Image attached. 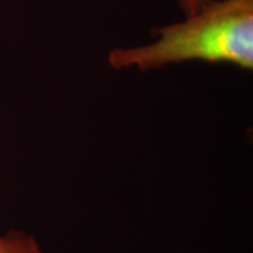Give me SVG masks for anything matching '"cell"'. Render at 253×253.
I'll return each mask as SVG.
<instances>
[{
  "label": "cell",
  "mask_w": 253,
  "mask_h": 253,
  "mask_svg": "<svg viewBox=\"0 0 253 253\" xmlns=\"http://www.w3.org/2000/svg\"><path fill=\"white\" fill-rule=\"evenodd\" d=\"M177 1V4L180 6V9L190 16V14H193V13H196V11H199L201 7H204L206 4L208 3H211L212 0H176Z\"/></svg>",
  "instance_id": "obj_3"
},
{
  "label": "cell",
  "mask_w": 253,
  "mask_h": 253,
  "mask_svg": "<svg viewBox=\"0 0 253 253\" xmlns=\"http://www.w3.org/2000/svg\"><path fill=\"white\" fill-rule=\"evenodd\" d=\"M0 253H45L36 239L24 231L11 229L0 235Z\"/></svg>",
  "instance_id": "obj_2"
},
{
  "label": "cell",
  "mask_w": 253,
  "mask_h": 253,
  "mask_svg": "<svg viewBox=\"0 0 253 253\" xmlns=\"http://www.w3.org/2000/svg\"><path fill=\"white\" fill-rule=\"evenodd\" d=\"M155 34L148 45L111 49L110 66L145 72L201 61L253 69V0H212L180 23L155 30Z\"/></svg>",
  "instance_id": "obj_1"
}]
</instances>
